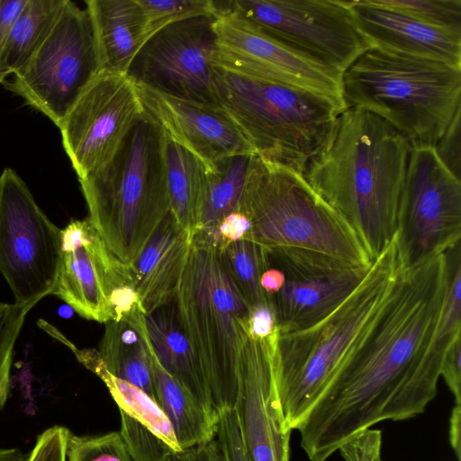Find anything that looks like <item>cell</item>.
I'll use <instances>...</instances> for the list:
<instances>
[{
  "mask_svg": "<svg viewBox=\"0 0 461 461\" xmlns=\"http://www.w3.org/2000/svg\"><path fill=\"white\" fill-rule=\"evenodd\" d=\"M141 9L149 40L163 28L186 20L216 15L212 0H137Z\"/></svg>",
  "mask_w": 461,
  "mask_h": 461,
  "instance_id": "obj_31",
  "label": "cell"
},
{
  "mask_svg": "<svg viewBox=\"0 0 461 461\" xmlns=\"http://www.w3.org/2000/svg\"><path fill=\"white\" fill-rule=\"evenodd\" d=\"M27 457L19 448H0V461H27Z\"/></svg>",
  "mask_w": 461,
  "mask_h": 461,
  "instance_id": "obj_46",
  "label": "cell"
},
{
  "mask_svg": "<svg viewBox=\"0 0 461 461\" xmlns=\"http://www.w3.org/2000/svg\"><path fill=\"white\" fill-rule=\"evenodd\" d=\"M212 30L213 67L311 91L344 105L341 73L294 53L236 12L219 10Z\"/></svg>",
  "mask_w": 461,
  "mask_h": 461,
  "instance_id": "obj_14",
  "label": "cell"
},
{
  "mask_svg": "<svg viewBox=\"0 0 461 461\" xmlns=\"http://www.w3.org/2000/svg\"><path fill=\"white\" fill-rule=\"evenodd\" d=\"M72 348L77 359L105 384L120 411L149 429L175 452L181 450L171 423L154 399L140 388L112 375L97 350Z\"/></svg>",
  "mask_w": 461,
  "mask_h": 461,
  "instance_id": "obj_28",
  "label": "cell"
},
{
  "mask_svg": "<svg viewBox=\"0 0 461 461\" xmlns=\"http://www.w3.org/2000/svg\"><path fill=\"white\" fill-rule=\"evenodd\" d=\"M345 109L384 119L411 148L435 147L461 108V68L371 47L343 73Z\"/></svg>",
  "mask_w": 461,
  "mask_h": 461,
  "instance_id": "obj_6",
  "label": "cell"
},
{
  "mask_svg": "<svg viewBox=\"0 0 461 461\" xmlns=\"http://www.w3.org/2000/svg\"><path fill=\"white\" fill-rule=\"evenodd\" d=\"M145 107L127 73L101 70L62 123V143L78 178L102 168L116 154Z\"/></svg>",
  "mask_w": 461,
  "mask_h": 461,
  "instance_id": "obj_13",
  "label": "cell"
},
{
  "mask_svg": "<svg viewBox=\"0 0 461 461\" xmlns=\"http://www.w3.org/2000/svg\"><path fill=\"white\" fill-rule=\"evenodd\" d=\"M139 86L145 111L169 140L184 148L208 169L224 158L256 155L230 118L216 104L171 96Z\"/></svg>",
  "mask_w": 461,
  "mask_h": 461,
  "instance_id": "obj_18",
  "label": "cell"
},
{
  "mask_svg": "<svg viewBox=\"0 0 461 461\" xmlns=\"http://www.w3.org/2000/svg\"><path fill=\"white\" fill-rule=\"evenodd\" d=\"M120 435L133 461H167L172 452L167 444L149 429L122 411Z\"/></svg>",
  "mask_w": 461,
  "mask_h": 461,
  "instance_id": "obj_33",
  "label": "cell"
},
{
  "mask_svg": "<svg viewBox=\"0 0 461 461\" xmlns=\"http://www.w3.org/2000/svg\"><path fill=\"white\" fill-rule=\"evenodd\" d=\"M156 402L169 422L181 450L212 441L215 436L218 413L206 408L184 388L159 363L147 336Z\"/></svg>",
  "mask_w": 461,
  "mask_h": 461,
  "instance_id": "obj_23",
  "label": "cell"
},
{
  "mask_svg": "<svg viewBox=\"0 0 461 461\" xmlns=\"http://www.w3.org/2000/svg\"><path fill=\"white\" fill-rule=\"evenodd\" d=\"M277 339L252 337L240 366L234 409L251 461H290L292 429L276 386Z\"/></svg>",
  "mask_w": 461,
  "mask_h": 461,
  "instance_id": "obj_17",
  "label": "cell"
},
{
  "mask_svg": "<svg viewBox=\"0 0 461 461\" xmlns=\"http://www.w3.org/2000/svg\"><path fill=\"white\" fill-rule=\"evenodd\" d=\"M28 312L15 303H0V410L8 398L14 345Z\"/></svg>",
  "mask_w": 461,
  "mask_h": 461,
  "instance_id": "obj_34",
  "label": "cell"
},
{
  "mask_svg": "<svg viewBox=\"0 0 461 461\" xmlns=\"http://www.w3.org/2000/svg\"><path fill=\"white\" fill-rule=\"evenodd\" d=\"M461 181L434 147L411 148L398 210L396 247L402 268L460 244Z\"/></svg>",
  "mask_w": 461,
  "mask_h": 461,
  "instance_id": "obj_12",
  "label": "cell"
},
{
  "mask_svg": "<svg viewBox=\"0 0 461 461\" xmlns=\"http://www.w3.org/2000/svg\"><path fill=\"white\" fill-rule=\"evenodd\" d=\"M371 47L461 68V34L425 24L377 0L347 1Z\"/></svg>",
  "mask_w": 461,
  "mask_h": 461,
  "instance_id": "obj_19",
  "label": "cell"
},
{
  "mask_svg": "<svg viewBox=\"0 0 461 461\" xmlns=\"http://www.w3.org/2000/svg\"><path fill=\"white\" fill-rule=\"evenodd\" d=\"M377 1L429 26L461 34L460 0Z\"/></svg>",
  "mask_w": 461,
  "mask_h": 461,
  "instance_id": "obj_32",
  "label": "cell"
},
{
  "mask_svg": "<svg viewBox=\"0 0 461 461\" xmlns=\"http://www.w3.org/2000/svg\"><path fill=\"white\" fill-rule=\"evenodd\" d=\"M192 240L193 235L170 212L132 266L136 291L146 315L175 300Z\"/></svg>",
  "mask_w": 461,
  "mask_h": 461,
  "instance_id": "obj_21",
  "label": "cell"
},
{
  "mask_svg": "<svg viewBox=\"0 0 461 461\" xmlns=\"http://www.w3.org/2000/svg\"><path fill=\"white\" fill-rule=\"evenodd\" d=\"M219 251L227 274L249 307L267 301L260 286V276L269 267L267 251L249 240L229 243Z\"/></svg>",
  "mask_w": 461,
  "mask_h": 461,
  "instance_id": "obj_30",
  "label": "cell"
},
{
  "mask_svg": "<svg viewBox=\"0 0 461 461\" xmlns=\"http://www.w3.org/2000/svg\"><path fill=\"white\" fill-rule=\"evenodd\" d=\"M368 269L326 274L284 272V285L268 297L279 333L307 329L330 315L358 286Z\"/></svg>",
  "mask_w": 461,
  "mask_h": 461,
  "instance_id": "obj_20",
  "label": "cell"
},
{
  "mask_svg": "<svg viewBox=\"0 0 461 461\" xmlns=\"http://www.w3.org/2000/svg\"><path fill=\"white\" fill-rule=\"evenodd\" d=\"M449 391L455 397V403L461 404V337L447 348L440 369Z\"/></svg>",
  "mask_w": 461,
  "mask_h": 461,
  "instance_id": "obj_41",
  "label": "cell"
},
{
  "mask_svg": "<svg viewBox=\"0 0 461 461\" xmlns=\"http://www.w3.org/2000/svg\"><path fill=\"white\" fill-rule=\"evenodd\" d=\"M250 157H230L212 168H207L204 200L197 231L207 234L214 232L222 219L238 210Z\"/></svg>",
  "mask_w": 461,
  "mask_h": 461,
  "instance_id": "obj_29",
  "label": "cell"
},
{
  "mask_svg": "<svg viewBox=\"0 0 461 461\" xmlns=\"http://www.w3.org/2000/svg\"><path fill=\"white\" fill-rule=\"evenodd\" d=\"M129 454L119 432L95 436L71 434L67 461H127Z\"/></svg>",
  "mask_w": 461,
  "mask_h": 461,
  "instance_id": "obj_35",
  "label": "cell"
},
{
  "mask_svg": "<svg viewBox=\"0 0 461 461\" xmlns=\"http://www.w3.org/2000/svg\"><path fill=\"white\" fill-rule=\"evenodd\" d=\"M167 142L164 130L145 111L113 158L78 178L87 219L110 252L129 267L171 212Z\"/></svg>",
  "mask_w": 461,
  "mask_h": 461,
  "instance_id": "obj_5",
  "label": "cell"
},
{
  "mask_svg": "<svg viewBox=\"0 0 461 461\" xmlns=\"http://www.w3.org/2000/svg\"><path fill=\"white\" fill-rule=\"evenodd\" d=\"M218 413L234 408L241 362L252 338L249 305L227 274L218 248L199 232L172 302Z\"/></svg>",
  "mask_w": 461,
  "mask_h": 461,
  "instance_id": "obj_7",
  "label": "cell"
},
{
  "mask_svg": "<svg viewBox=\"0 0 461 461\" xmlns=\"http://www.w3.org/2000/svg\"><path fill=\"white\" fill-rule=\"evenodd\" d=\"M294 53L343 73L370 43L358 30L347 1H216Z\"/></svg>",
  "mask_w": 461,
  "mask_h": 461,
  "instance_id": "obj_9",
  "label": "cell"
},
{
  "mask_svg": "<svg viewBox=\"0 0 461 461\" xmlns=\"http://www.w3.org/2000/svg\"><path fill=\"white\" fill-rule=\"evenodd\" d=\"M127 461H133L131 457H129V459Z\"/></svg>",
  "mask_w": 461,
  "mask_h": 461,
  "instance_id": "obj_47",
  "label": "cell"
},
{
  "mask_svg": "<svg viewBox=\"0 0 461 461\" xmlns=\"http://www.w3.org/2000/svg\"><path fill=\"white\" fill-rule=\"evenodd\" d=\"M71 432L55 425L41 432L27 457V461H67V449Z\"/></svg>",
  "mask_w": 461,
  "mask_h": 461,
  "instance_id": "obj_38",
  "label": "cell"
},
{
  "mask_svg": "<svg viewBox=\"0 0 461 461\" xmlns=\"http://www.w3.org/2000/svg\"><path fill=\"white\" fill-rule=\"evenodd\" d=\"M248 322L253 338L266 339L279 334L276 311L269 299L249 308Z\"/></svg>",
  "mask_w": 461,
  "mask_h": 461,
  "instance_id": "obj_40",
  "label": "cell"
},
{
  "mask_svg": "<svg viewBox=\"0 0 461 461\" xmlns=\"http://www.w3.org/2000/svg\"><path fill=\"white\" fill-rule=\"evenodd\" d=\"M382 431L366 429L344 442L338 449L345 461H382Z\"/></svg>",
  "mask_w": 461,
  "mask_h": 461,
  "instance_id": "obj_37",
  "label": "cell"
},
{
  "mask_svg": "<svg viewBox=\"0 0 461 461\" xmlns=\"http://www.w3.org/2000/svg\"><path fill=\"white\" fill-rule=\"evenodd\" d=\"M99 69L127 73L149 41L137 0H87Z\"/></svg>",
  "mask_w": 461,
  "mask_h": 461,
  "instance_id": "obj_22",
  "label": "cell"
},
{
  "mask_svg": "<svg viewBox=\"0 0 461 461\" xmlns=\"http://www.w3.org/2000/svg\"><path fill=\"white\" fill-rule=\"evenodd\" d=\"M461 108L447 128L445 133L434 147L445 167L460 179L461 172Z\"/></svg>",
  "mask_w": 461,
  "mask_h": 461,
  "instance_id": "obj_39",
  "label": "cell"
},
{
  "mask_svg": "<svg viewBox=\"0 0 461 461\" xmlns=\"http://www.w3.org/2000/svg\"><path fill=\"white\" fill-rule=\"evenodd\" d=\"M27 0H0V54L10 28Z\"/></svg>",
  "mask_w": 461,
  "mask_h": 461,
  "instance_id": "obj_43",
  "label": "cell"
},
{
  "mask_svg": "<svg viewBox=\"0 0 461 461\" xmlns=\"http://www.w3.org/2000/svg\"><path fill=\"white\" fill-rule=\"evenodd\" d=\"M401 267L395 237L373 261L358 286L330 315L307 329L279 333L276 386L289 429L298 428L362 345L388 303Z\"/></svg>",
  "mask_w": 461,
  "mask_h": 461,
  "instance_id": "obj_4",
  "label": "cell"
},
{
  "mask_svg": "<svg viewBox=\"0 0 461 461\" xmlns=\"http://www.w3.org/2000/svg\"><path fill=\"white\" fill-rule=\"evenodd\" d=\"M214 440L221 461H251L234 408L218 412Z\"/></svg>",
  "mask_w": 461,
  "mask_h": 461,
  "instance_id": "obj_36",
  "label": "cell"
},
{
  "mask_svg": "<svg viewBox=\"0 0 461 461\" xmlns=\"http://www.w3.org/2000/svg\"><path fill=\"white\" fill-rule=\"evenodd\" d=\"M411 146L381 117L341 112L303 176L354 230L375 260L393 240Z\"/></svg>",
  "mask_w": 461,
  "mask_h": 461,
  "instance_id": "obj_2",
  "label": "cell"
},
{
  "mask_svg": "<svg viewBox=\"0 0 461 461\" xmlns=\"http://www.w3.org/2000/svg\"><path fill=\"white\" fill-rule=\"evenodd\" d=\"M61 233V260L51 294L87 320L112 321L109 297L122 288H136L132 267L110 252L88 219L71 221Z\"/></svg>",
  "mask_w": 461,
  "mask_h": 461,
  "instance_id": "obj_16",
  "label": "cell"
},
{
  "mask_svg": "<svg viewBox=\"0 0 461 461\" xmlns=\"http://www.w3.org/2000/svg\"><path fill=\"white\" fill-rule=\"evenodd\" d=\"M250 222L244 240L268 254L283 272L326 274L367 270L373 259L354 230L303 174L250 157L238 210Z\"/></svg>",
  "mask_w": 461,
  "mask_h": 461,
  "instance_id": "obj_3",
  "label": "cell"
},
{
  "mask_svg": "<svg viewBox=\"0 0 461 461\" xmlns=\"http://www.w3.org/2000/svg\"><path fill=\"white\" fill-rule=\"evenodd\" d=\"M67 0H27L0 54V83L23 68L44 41Z\"/></svg>",
  "mask_w": 461,
  "mask_h": 461,
  "instance_id": "obj_27",
  "label": "cell"
},
{
  "mask_svg": "<svg viewBox=\"0 0 461 461\" xmlns=\"http://www.w3.org/2000/svg\"><path fill=\"white\" fill-rule=\"evenodd\" d=\"M145 326L149 344L161 366L206 408L216 412L173 303L145 315Z\"/></svg>",
  "mask_w": 461,
  "mask_h": 461,
  "instance_id": "obj_24",
  "label": "cell"
},
{
  "mask_svg": "<svg viewBox=\"0 0 461 461\" xmlns=\"http://www.w3.org/2000/svg\"><path fill=\"white\" fill-rule=\"evenodd\" d=\"M213 95L256 155L303 175L345 110L325 95L218 67Z\"/></svg>",
  "mask_w": 461,
  "mask_h": 461,
  "instance_id": "obj_8",
  "label": "cell"
},
{
  "mask_svg": "<svg viewBox=\"0 0 461 461\" xmlns=\"http://www.w3.org/2000/svg\"><path fill=\"white\" fill-rule=\"evenodd\" d=\"M99 71L88 11L67 0L44 41L5 86L59 127Z\"/></svg>",
  "mask_w": 461,
  "mask_h": 461,
  "instance_id": "obj_11",
  "label": "cell"
},
{
  "mask_svg": "<svg viewBox=\"0 0 461 461\" xmlns=\"http://www.w3.org/2000/svg\"><path fill=\"white\" fill-rule=\"evenodd\" d=\"M166 160L171 213L185 230L194 235L200 224L207 167L168 138Z\"/></svg>",
  "mask_w": 461,
  "mask_h": 461,
  "instance_id": "obj_26",
  "label": "cell"
},
{
  "mask_svg": "<svg viewBox=\"0 0 461 461\" xmlns=\"http://www.w3.org/2000/svg\"><path fill=\"white\" fill-rule=\"evenodd\" d=\"M285 281V273L276 267L269 266L260 276V286L267 297L277 294Z\"/></svg>",
  "mask_w": 461,
  "mask_h": 461,
  "instance_id": "obj_44",
  "label": "cell"
},
{
  "mask_svg": "<svg viewBox=\"0 0 461 461\" xmlns=\"http://www.w3.org/2000/svg\"><path fill=\"white\" fill-rule=\"evenodd\" d=\"M448 278L446 253L401 267L391 297L362 345L296 429L310 461H326L363 429L424 412L444 356L435 340Z\"/></svg>",
  "mask_w": 461,
  "mask_h": 461,
  "instance_id": "obj_1",
  "label": "cell"
},
{
  "mask_svg": "<svg viewBox=\"0 0 461 461\" xmlns=\"http://www.w3.org/2000/svg\"><path fill=\"white\" fill-rule=\"evenodd\" d=\"M145 315L138 311L122 321L104 323L98 352L112 375L140 388L156 401L144 337Z\"/></svg>",
  "mask_w": 461,
  "mask_h": 461,
  "instance_id": "obj_25",
  "label": "cell"
},
{
  "mask_svg": "<svg viewBox=\"0 0 461 461\" xmlns=\"http://www.w3.org/2000/svg\"><path fill=\"white\" fill-rule=\"evenodd\" d=\"M213 15L170 24L154 34L134 59L128 75L138 85L210 104L213 95Z\"/></svg>",
  "mask_w": 461,
  "mask_h": 461,
  "instance_id": "obj_15",
  "label": "cell"
},
{
  "mask_svg": "<svg viewBox=\"0 0 461 461\" xmlns=\"http://www.w3.org/2000/svg\"><path fill=\"white\" fill-rule=\"evenodd\" d=\"M449 442L457 461H461V404L455 403L449 418Z\"/></svg>",
  "mask_w": 461,
  "mask_h": 461,
  "instance_id": "obj_45",
  "label": "cell"
},
{
  "mask_svg": "<svg viewBox=\"0 0 461 461\" xmlns=\"http://www.w3.org/2000/svg\"><path fill=\"white\" fill-rule=\"evenodd\" d=\"M62 233L12 168L0 176V273L15 304L30 311L55 287Z\"/></svg>",
  "mask_w": 461,
  "mask_h": 461,
  "instance_id": "obj_10",
  "label": "cell"
},
{
  "mask_svg": "<svg viewBox=\"0 0 461 461\" xmlns=\"http://www.w3.org/2000/svg\"><path fill=\"white\" fill-rule=\"evenodd\" d=\"M167 461H221L214 438L188 449L172 452Z\"/></svg>",
  "mask_w": 461,
  "mask_h": 461,
  "instance_id": "obj_42",
  "label": "cell"
}]
</instances>
